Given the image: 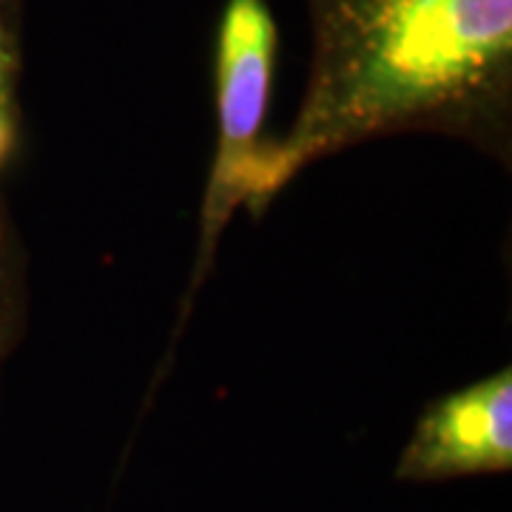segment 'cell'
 Wrapping results in <instances>:
<instances>
[{"label":"cell","instance_id":"obj_1","mask_svg":"<svg viewBox=\"0 0 512 512\" xmlns=\"http://www.w3.org/2000/svg\"><path fill=\"white\" fill-rule=\"evenodd\" d=\"M311 69L291 131L265 148L256 208L305 165L433 131L510 157L512 0H305Z\"/></svg>","mask_w":512,"mask_h":512},{"label":"cell","instance_id":"obj_4","mask_svg":"<svg viewBox=\"0 0 512 512\" xmlns=\"http://www.w3.org/2000/svg\"><path fill=\"white\" fill-rule=\"evenodd\" d=\"M18 15L20 0H0V174L12 163L20 134Z\"/></svg>","mask_w":512,"mask_h":512},{"label":"cell","instance_id":"obj_2","mask_svg":"<svg viewBox=\"0 0 512 512\" xmlns=\"http://www.w3.org/2000/svg\"><path fill=\"white\" fill-rule=\"evenodd\" d=\"M279 32L268 0H225L214 40L217 148L202 200L200 251L188 299L211 268L222 231L239 205L256 208L268 140L262 137L274 92Z\"/></svg>","mask_w":512,"mask_h":512},{"label":"cell","instance_id":"obj_3","mask_svg":"<svg viewBox=\"0 0 512 512\" xmlns=\"http://www.w3.org/2000/svg\"><path fill=\"white\" fill-rule=\"evenodd\" d=\"M510 467L512 370L504 367L427 404L396 461V478L430 484Z\"/></svg>","mask_w":512,"mask_h":512},{"label":"cell","instance_id":"obj_5","mask_svg":"<svg viewBox=\"0 0 512 512\" xmlns=\"http://www.w3.org/2000/svg\"><path fill=\"white\" fill-rule=\"evenodd\" d=\"M20 322V288L18 271L12 262V248L6 242V228L0 225V367L3 359L18 339Z\"/></svg>","mask_w":512,"mask_h":512}]
</instances>
